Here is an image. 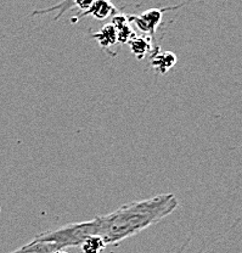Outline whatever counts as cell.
Instances as JSON below:
<instances>
[{"label":"cell","mask_w":242,"mask_h":253,"mask_svg":"<svg viewBox=\"0 0 242 253\" xmlns=\"http://www.w3.org/2000/svg\"><path fill=\"white\" fill-rule=\"evenodd\" d=\"M94 38L96 39L99 45L104 47V49H107V47L115 45L116 43H118L117 32H116V28L113 27L112 23L105 25L101 30L94 34Z\"/></svg>","instance_id":"8"},{"label":"cell","mask_w":242,"mask_h":253,"mask_svg":"<svg viewBox=\"0 0 242 253\" xmlns=\"http://www.w3.org/2000/svg\"><path fill=\"white\" fill-rule=\"evenodd\" d=\"M179 201L173 194H161L140 201L122 205L112 213L100 215L99 235L106 245L118 244L128 237L160 223L178 208Z\"/></svg>","instance_id":"1"},{"label":"cell","mask_w":242,"mask_h":253,"mask_svg":"<svg viewBox=\"0 0 242 253\" xmlns=\"http://www.w3.org/2000/svg\"><path fill=\"white\" fill-rule=\"evenodd\" d=\"M115 15H117V9L112 4L111 0H94L90 9L88 11L81 12V15H78L75 21L80 20V18L84 17V16H93L96 20L102 21L109 17H113Z\"/></svg>","instance_id":"4"},{"label":"cell","mask_w":242,"mask_h":253,"mask_svg":"<svg viewBox=\"0 0 242 253\" xmlns=\"http://www.w3.org/2000/svg\"><path fill=\"white\" fill-rule=\"evenodd\" d=\"M94 0H76L75 1V6L78 7L81 11L85 12L90 9V6L93 5Z\"/></svg>","instance_id":"11"},{"label":"cell","mask_w":242,"mask_h":253,"mask_svg":"<svg viewBox=\"0 0 242 253\" xmlns=\"http://www.w3.org/2000/svg\"><path fill=\"white\" fill-rule=\"evenodd\" d=\"M68 1H70L71 2V4H72L73 5V6H75V1H76V0H68ZM76 7V6H75Z\"/></svg>","instance_id":"13"},{"label":"cell","mask_w":242,"mask_h":253,"mask_svg":"<svg viewBox=\"0 0 242 253\" xmlns=\"http://www.w3.org/2000/svg\"><path fill=\"white\" fill-rule=\"evenodd\" d=\"M152 39L150 37H136L134 36L133 38L128 42L129 44L131 52L138 57L139 60L143 59L144 56L152 49V44H151Z\"/></svg>","instance_id":"9"},{"label":"cell","mask_w":242,"mask_h":253,"mask_svg":"<svg viewBox=\"0 0 242 253\" xmlns=\"http://www.w3.org/2000/svg\"><path fill=\"white\" fill-rule=\"evenodd\" d=\"M56 250H61L56 246L55 244L46 241H40V240L33 239L32 241L28 244L23 245L20 249L15 250V251L9 253H52Z\"/></svg>","instance_id":"7"},{"label":"cell","mask_w":242,"mask_h":253,"mask_svg":"<svg viewBox=\"0 0 242 253\" xmlns=\"http://www.w3.org/2000/svg\"><path fill=\"white\" fill-rule=\"evenodd\" d=\"M99 218L96 217L94 219L81 221V223L67 224L55 230L44 231V233L38 234L34 239L51 242L56 245L59 249L65 250L67 247L81 246L88 237L99 235Z\"/></svg>","instance_id":"2"},{"label":"cell","mask_w":242,"mask_h":253,"mask_svg":"<svg viewBox=\"0 0 242 253\" xmlns=\"http://www.w3.org/2000/svg\"><path fill=\"white\" fill-rule=\"evenodd\" d=\"M175 63H177V55L170 51L157 52L151 59V66L154 67V70L162 73V75H164L170 68L174 67Z\"/></svg>","instance_id":"6"},{"label":"cell","mask_w":242,"mask_h":253,"mask_svg":"<svg viewBox=\"0 0 242 253\" xmlns=\"http://www.w3.org/2000/svg\"><path fill=\"white\" fill-rule=\"evenodd\" d=\"M183 5H178L174 7H165V9H150L146 10L145 12L140 15H134V16H128V20L130 23H133L139 31L147 33L150 36V38L155 39V33H156L157 27L161 25L163 14H164L167 10H174L179 9Z\"/></svg>","instance_id":"3"},{"label":"cell","mask_w":242,"mask_h":253,"mask_svg":"<svg viewBox=\"0 0 242 253\" xmlns=\"http://www.w3.org/2000/svg\"><path fill=\"white\" fill-rule=\"evenodd\" d=\"M106 247V242L100 235H93L81 245L83 253H101Z\"/></svg>","instance_id":"10"},{"label":"cell","mask_w":242,"mask_h":253,"mask_svg":"<svg viewBox=\"0 0 242 253\" xmlns=\"http://www.w3.org/2000/svg\"><path fill=\"white\" fill-rule=\"evenodd\" d=\"M112 25L116 28L117 32V39L118 43L122 44H128V42L135 36L134 33L133 27H131V23L128 20V16L117 14L112 17Z\"/></svg>","instance_id":"5"},{"label":"cell","mask_w":242,"mask_h":253,"mask_svg":"<svg viewBox=\"0 0 242 253\" xmlns=\"http://www.w3.org/2000/svg\"><path fill=\"white\" fill-rule=\"evenodd\" d=\"M52 253H68V252L65 251V250H56V251H54Z\"/></svg>","instance_id":"12"}]
</instances>
